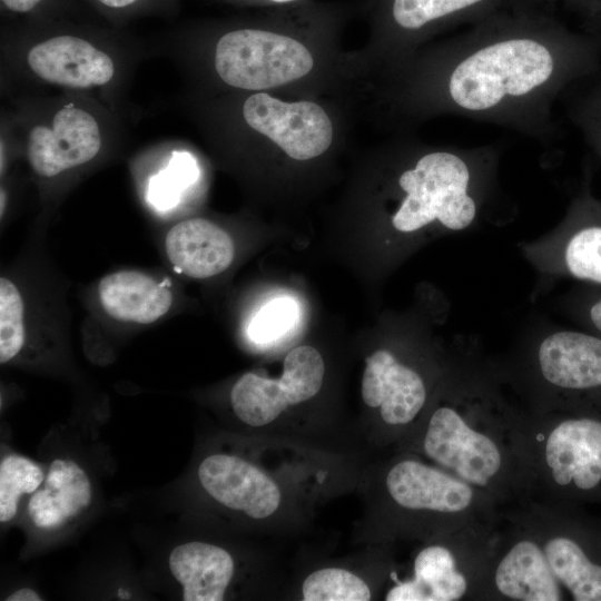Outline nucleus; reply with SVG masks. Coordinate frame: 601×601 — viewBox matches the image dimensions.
Masks as SVG:
<instances>
[{"label":"nucleus","instance_id":"obj_1","mask_svg":"<svg viewBox=\"0 0 601 601\" xmlns=\"http://www.w3.org/2000/svg\"><path fill=\"white\" fill-rule=\"evenodd\" d=\"M600 65L601 43L570 30L552 8L504 10L470 26L434 56L432 106L552 146L561 139L554 104Z\"/></svg>","mask_w":601,"mask_h":601},{"label":"nucleus","instance_id":"obj_2","mask_svg":"<svg viewBox=\"0 0 601 601\" xmlns=\"http://www.w3.org/2000/svg\"><path fill=\"white\" fill-rule=\"evenodd\" d=\"M145 52L118 28L73 18L1 27V75L7 85L23 92L51 88L87 95L118 110Z\"/></svg>","mask_w":601,"mask_h":601},{"label":"nucleus","instance_id":"obj_3","mask_svg":"<svg viewBox=\"0 0 601 601\" xmlns=\"http://www.w3.org/2000/svg\"><path fill=\"white\" fill-rule=\"evenodd\" d=\"M12 102L1 122L42 179L95 162L124 138L120 110L91 96L22 92Z\"/></svg>","mask_w":601,"mask_h":601},{"label":"nucleus","instance_id":"obj_4","mask_svg":"<svg viewBox=\"0 0 601 601\" xmlns=\"http://www.w3.org/2000/svg\"><path fill=\"white\" fill-rule=\"evenodd\" d=\"M519 249L543 276L601 286V198L591 190L589 167L559 224L535 239L520 243Z\"/></svg>","mask_w":601,"mask_h":601},{"label":"nucleus","instance_id":"obj_5","mask_svg":"<svg viewBox=\"0 0 601 601\" xmlns=\"http://www.w3.org/2000/svg\"><path fill=\"white\" fill-rule=\"evenodd\" d=\"M314 60L299 41L275 32L242 28L216 41L213 67L227 86L258 91L294 81L311 71Z\"/></svg>","mask_w":601,"mask_h":601},{"label":"nucleus","instance_id":"obj_6","mask_svg":"<svg viewBox=\"0 0 601 601\" xmlns=\"http://www.w3.org/2000/svg\"><path fill=\"white\" fill-rule=\"evenodd\" d=\"M324 374V361L317 349L308 345L295 347L285 357L283 375L278 380L252 372L237 380L230 392L234 413L249 426H265L288 406L315 396Z\"/></svg>","mask_w":601,"mask_h":601},{"label":"nucleus","instance_id":"obj_7","mask_svg":"<svg viewBox=\"0 0 601 601\" xmlns=\"http://www.w3.org/2000/svg\"><path fill=\"white\" fill-rule=\"evenodd\" d=\"M248 127L273 140L287 156L307 160L322 155L333 139L325 110L312 101L285 102L256 92L242 108Z\"/></svg>","mask_w":601,"mask_h":601},{"label":"nucleus","instance_id":"obj_8","mask_svg":"<svg viewBox=\"0 0 601 601\" xmlns=\"http://www.w3.org/2000/svg\"><path fill=\"white\" fill-rule=\"evenodd\" d=\"M424 450L432 460L475 485H486L501 465L491 439L469 427L455 410L446 406L433 413Z\"/></svg>","mask_w":601,"mask_h":601},{"label":"nucleus","instance_id":"obj_9","mask_svg":"<svg viewBox=\"0 0 601 601\" xmlns=\"http://www.w3.org/2000/svg\"><path fill=\"white\" fill-rule=\"evenodd\" d=\"M198 479L224 506L253 519H265L280 504L277 484L254 464L235 455L213 454L201 461Z\"/></svg>","mask_w":601,"mask_h":601},{"label":"nucleus","instance_id":"obj_10","mask_svg":"<svg viewBox=\"0 0 601 601\" xmlns=\"http://www.w3.org/2000/svg\"><path fill=\"white\" fill-rule=\"evenodd\" d=\"M362 397L367 406L380 407L384 422L402 425L411 422L423 407L426 387L415 370L382 348L366 358Z\"/></svg>","mask_w":601,"mask_h":601},{"label":"nucleus","instance_id":"obj_11","mask_svg":"<svg viewBox=\"0 0 601 601\" xmlns=\"http://www.w3.org/2000/svg\"><path fill=\"white\" fill-rule=\"evenodd\" d=\"M544 380L568 391L601 387V337L584 328H561L544 336L538 347Z\"/></svg>","mask_w":601,"mask_h":601},{"label":"nucleus","instance_id":"obj_12","mask_svg":"<svg viewBox=\"0 0 601 601\" xmlns=\"http://www.w3.org/2000/svg\"><path fill=\"white\" fill-rule=\"evenodd\" d=\"M546 462L554 481L590 490L601 481V423L590 418L568 420L553 430L546 442Z\"/></svg>","mask_w":601,"mask_h":601},{"label":"nucleus","instance_id":"obj_13","mask_svg":"<svg viewBox=\"0 0 601 601\" xmlns=\"http://www.w3.org/2000/svg\"><path fill=\"white\" fill-rule=\"evenodd\" d=\"M165 249L175 269L193 278L223 273L235 255L230 236L204 218H190L173 226L166 235Z\"/></svg>","mask_w":601,"mask_h":601},{"label":"nucleus","instance_id":"obj_14","mask_svg":"<svg viewBox=\"0 0 601 601\" xmlns=\"http://www.w3.org/2000/svg\"><path fill=\"white\" fill-rule=\"evenodd\" d=\"M386 485L396 503L412 510L459 512L469 506L473 496L466 483L415 461L393 466Z\"/></svg>","mask_w":601,"mask_h":601},{"label":"nucleus","instance_id":"obj_15","mask_svg":"<svg viewBox=\"0 0 601 601\" xmlns=\"http://www.w3.org/2000/svg\"><path fill=\"white\" fill-rule=\"evenodd\" d=\"M169 569L183 587L184 601H220L233 579L235 564L225 549L206 542L177 545Z\"/></svg>","mask_w":601,"mask_h":601},{"label":"nucleus","instance_id":"obj_16","mask_svg":"<svg viewBox=\"0 0 601 601\" xmlns=\"http://www.w3.org/2000/svg\"><path fill=\"white\" fill-rule=\"evenodd\" d=\"M92 500L90 480L76 462L57 459L48 470L45 486L28 502L33 524L55 529L83 512Z\"/></svg>","mask_w":601,"mask_h":601},{"label":"nucleus","instance_id":"obj_17","mask_svg":"<svg viewBox=\"0 0 601 601\" xmlns=\"http://www.w3.org/2000/svg\"><path fill=\"white\" fill-rule=\"evenodd\" d=\"M99 298L110 317L136 324L156 322L173 304V294L164 284L132 270L106 275L99 283Z\"/></svg>","mask_w":601,"mask_h":601},{"label":"nucleus","instance_id":"obj_18","mask_svg":"<svg viewBox=\"0 0 601 601\" xmlns=\"http://www.w3.org/2000/svg\"><path fill=\"white\" fill-rule=\"evenodd\" d=\"M495 583L504 595L523 601H556L560 591L544 552L533 542L515 544L500 562Z\"/></svg>","mask_w":601,"mask_h":601},{"label":"nucleus","instance_id":"obj_19","mask_svg":"<svg viewBox=\"0 0 601 601\" xmlns=\"http://www.w3.org/2000/svg\"><path fill=\"white\" fill-rule=\"evenodd\" d=\"M466 591L464 577L455 570L451 552L439 545L422 550L414 562V578L397 583L387 601H454Z\"/></svg>","mask_w":601,"mask_h":601},{"label":"nucleus","instance_id":"obj_20","mask_svg":"<svg viewBox=\"0 0 601 601\" xmlns=\"http://www.w3.org/2000/svg\"><path fill=\"white\" fill-rule=\"evenodd\" d=\"M544 553L551 570L577 601H601V566L593 564L581 548L565 538H555Z\"/></svg>","mask_w":601,"mask_h":601},{"label":"nucleus","instance_id":"obj_21","mask_svg":"<svg viewBox=\"0 0 601 601\" xmlns=\"http://www.w3.org/2000/svg\"><path fill=\"white\" fill-rule=\"evenodd\" d=\"M569 121L601 164V65L562 93Z\"/></svg>","mask_w":601,"mask_h":601},{"label":"nucleus","instance_id":"obj_22","mask_svg":"<svg viewBox=\"0 0 601 601\" xmlns=\"http://www.w3.org/2000/svg\"><path fill=\"white\" fill-rule=\"evenodd\" d=\"M198 177L199 168L193 155L175 150L167 165L149 179L146 198L156 210L168 211Z\"/></svg>","mask_w":601,"mask_h":601},{"label":"nucleus","instance_id":"obj_23","mask_svg":"<svg viewBox=\"0 0 601 601\" xmlns=\"http://www.w3.org/2000/svg\"><path fill=\"white\" fill-rule=\"evenodd\" d=\"M45 474L33 461L17 454H10L0 463V521L12 520L18 511L22 494L36 492Z\"/></svg>","mask_w":601,"mask_h":601},{"label":"nucleus","instance_id":"obj_24","mask_svg":"<svg viewBox=\"0 0 601 601\" xmlns=\"http://www.w3.org/2000/svg\"><path fill=\"white\" fill-rule=\"evenodd\" d=\"M305 601H367L371 591L354 573L337 568L321 569L311 573L302 587Z\"/></svg>","mask_w":601,"mask_h":601},{"label":"nucleus","instance_id":"obj_25","mask_svg":"<svg viewBox=\"0 0 601 601\" xmlns=\"http://www.w3.org/2000/svg\"><path fill=\"white\" fill-rule=\"evenodd\" d=\"M24 343L23 302L16 284L0 279V363L13 359Z\"/></svg>","mask_w":601,"mask_h":601},{"label":"nucleus","instance_id":"obj_26","mask_svg":"<svg viewBox=\"0 0 601 601\" xmlns=\"http://www.w3.org/2000/svg\"><path fill=\"white\" fill-rule=\"evenodd\" d=\"M2 23H41L71 19L76 0H0Z\"/></svg>","mask_w":601,"mask_h":601},{"label":"nucleus","instance_id":"obj_27","mask_svg":"<svg viewBox=\"0 0 601 601\" xmlns=\"http://www.w3.org/2000/svg\"><path fill=\"white\" fill-rule=\"evenodd\" d=\"M88 7L119 28L128 21L150 14L171 13L177 0H82Z\"/></svg>","mask_w":601,"mask_h":601},{"label":"nucleus","instance_id":"obj_28","mask_svg":"<svg viewBox=\"0 0 601 601\" xmlns=\"http://www.w3.org/2000/svg\"><path fill=\"white\" fill-rule=\"evenodd\" d=\"M297 306L290 298H276L267 303L253 318L249 337L257 343H268L285 334L296 322Z\"/></svg>","mask_w":601,"mask_h":601},{"label":"nucleus","instance_id":"obj_29","mask_svg":"<svg viewBox=\"0 0 601 601\" xmlns=\"http://www.w3.org/2000/svg\"><path fill=\"white\" fill-rule=\"evenodd\" d=\"M568 308L582 328L601 337V286L582 284L570 296Z\"/></svg>","mask_w":601,"mask_h":601},{"label":"nucleus","instance_id":"obj_30","mask_svg":"<svg viewBox=\"0 0 601 601\" xmlns=\"http://www.w3.org/2000/svg\"><path fill=\"white\" fill-rule=\"evenodd\" d=\"M582 16V31L601 43V0H593Z\"/></svg>","mask_w":601,"mask_h":601},{"label":"nucleus","instance_id":"obj_31","mask_svg":"<svg viewBox=\"0 0 601 601\" xmlns=\"http://www.w3.org/2000/svg\"><path fill=\"white\" fill-rule=\"evenodd\" d=\"M541 3L553 7L555 3H561L565 8L579 11L581 14H583L593 0H539Z\"/></svg>","mask_w":601,"mask_h":601},{"label":"nucleus","instance_id":"obj_32","mask_svg":"<svg viewBox=\"0 0 601 601\" xmlns=\"http://www.w3.org/2000/svg\"><path fill=\"white\" fill-rule=\"evenodd\" d=\"M7 601H40L42 598L31 588H21L11 593Z\"/></svg>","mask_w":601,"mask_h":601},{"label":"nucleus","instance_id":"obj_33","mask_svg":"<svg viewBox=\"0 0 601 601\" xmlns=\"http://www.w3.org/2000/svg\"><path fill=\"white\" fill-rule=\"evenodd\" d=\"M274 1L284 2V1H290V0H274Z\"/></svg>","mask_w":601,"mask_h":601}]
</instances>
